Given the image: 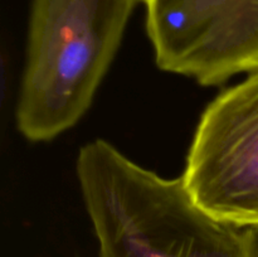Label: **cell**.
Segmentation results:
<instances>
[{
    "label": "cell",
    "instance_id": "obj_2",
    "mask_svg": "<svg viewBox=\"0 0 258 257\" xmlns=\"http://www.w3.org/2000/svg\"><path fill=\"white\" fill-rule=\"evenodd\" d=\"M145 0H32L27 59L15 120L32 143L73 127L92 105Z\"/></svg>",
    "mask_w": 258,
    "mask_h": 257
},
{
    "label": "cell",
    "instance_id": "obj_3",
    "mask_svg": "<svg viewBox=\"0 0 258 257\" xmlns=\"http://www.w3.org/2000/svg\"><path fill=\"white\" fill-rule=\"evenodd\" d=\"M181 178L212 216L258 228V71L207 106Z\"/></svg>",
    "mask_w": 258,
    "mask_h": 257
},
{
    "label": "cell",
    "instance_id": "obj_4",
    "mask_svg": "<svg viewBox=\"0 0 258 257\" xmlns=\"http://www.w3.org/2000/svg\"><path fill=\"white\" fill-rule=\"evenodd\" d=\"M161 71L221 86L258 71V0H145Z\"/></svg>",
    "mask_w": 258,
    "mask_h": 257
},
{
    "label": "cell",
    "instance_id": "obj_1",
    "mask_svg": "<svg viewBox=\"0 0 258 257\" xmlns=\"http://www.w3.org/2000/svg\"><path fill=\"white\" fill-rule=\"evenodd\" d=\"M76 171L100 257H258V228L212 216L181 176L161 178L108 141L83 145Z\"/></svg>",
    "mask_w": 258,
    "mask_h": 257
}]
</instances>
